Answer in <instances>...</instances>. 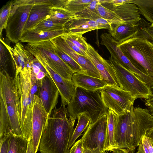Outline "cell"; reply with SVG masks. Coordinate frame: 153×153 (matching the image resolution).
<instances>
[{
    "instance_id": "obj_22",
    "label": "cell",
    "mask_w": 153,
    "mask_h": 153,
    "mask_svg": "<svg viewBox=\"0 0 153 153\" xmlns=\"http://www.w3.org/2000/svg\"><path fill=\"white\" fill-rule=\"evenodd\" d=\"M65 28L67 32L82 35L93 30L101 29L99 24L95 21L77 18L67 23Z\"/></svg>"
},
{
    "instance_id": "obj_18",
    "label": "cell",
    "mask_w": 153,
    "mask_h": 153,
    "mask_svg": "<svg viewBox=\"0 0 153 153\" xmlns=\"http://www.w3.org/2000/svg\"><path fill=\"white\" fill-rule=\"evenodd\" d=\"M72 81L75 87L90 91L100 90L107 85L103 79L94 77L81 73H74L73 75Z\"/></svg>"
},
{
    "instance_id": "obj_34",
    "label": "cell",
    "mask_w": 153,
    "mask_h": 153,
    "mask_svg": "<svg viewBox=\"0 0 153 153\" xmlns=\"http://www.w3.org/2000/svg\"><path fill=\"white\" fill-rule=\"evenodd\" d=\"M65 29L64 25L60 24L56 21L48 19L42 21L33 30L45 32H51Z\"/></svg>"
},
{
    "instance_id": "obj_20",
    "label": "cell",
    "mask_w": 153,
    "mask_h": 153,
    "mask_svg": "<svg viewBox=\"0 0 153 153\" xmlns=\"http://www.w3.org/2000/svg\"><path fill=\"white\" fill-rule=\"evenodd\" d=\"M110 7L109 9L118 15L124 23L136 25L141 19L139 8L134 3H126L118 6H111Z\"/></svg>"
},
{
    "instance_id": "obj_2",
    "label": "cell",
    "mask_w": 153,
    "mask_h": 153,
    "mask_svg": "<svg viewBox=\"0 0 153 153\" xmlns=\"http://www.w3.org/2000/svg\"><path fill=\"white\" fill-rule=\"evenodd\" d=\"M76 120L68 114L65 106L55 107L42 133L39 147L40 153H69Z\"/></svg>"
},
{
    "instance_id": "obj_17",
    "label": "cell",
    "mask_w": 153,
    "mask_h": 153,
    "mask_svg": "<svg viewBox=\"0 0 153 153\" xmlns=\"http://www.w3.org/2000/svg\"><path fill=\"white\" fill-rule=\"evenodd\" d=\"M52 4H45L33 5L30 13L23 31L33 29L43 21L49 19Z\"/></svg>"
},
{
    "instance_id": "obj_26",
    "label": "cell",
    "mask_w": 153,
    "mask_h": 153,
    "mask_svg": "<svg viewBox=\"0 0 153 153\" xmlns=\"http://www.w3.org/2000/svg\"><path fill=\"white\" fill-rule=\"evenodd\" d=\"M76 18V17L75 14L63 7H52L48 19L56 21L65 25L69 22Z\"/></svg>"
},
{
    "instance_id": "obj_24",
    "label": "cell",
    "mask_w": 153,
    "mask_h": 153,
    "mask_svg": "<svg viewBox=\"0 0 153 153\" xmlns=\"http://www.w3.org/2000/svg\"><path fill=\"white\" fill-rule=\"evenodd\" d=\"M117 114L111 109L107 114V124L104 151H112L116 149L114 140L115 122Z\"/></svg>"
},
{
    "instance_id": "obj_44",
    "label": "cell",
    "mask_w": 153,
    "mask_h": 153,
    "mask_svg": "<svg viewBox=\"0 0 153 153\" xmlns=\"http://www.w3.org/2000/svg\"><path fill=\"white\" fill-rule=\"evenodd\" d=\"M112 153H134L126 149H117L113 150Z\"/></svg>"
},
{
    "instance_id": "obj_5",
    "label": "cell",
    "mask_w": 153,
    "mask_h": 153,
    "mask_svg": "<svg viewBox=\"0 0 153 153\" xmlns=\"http://www.w3.org/2000/svg\"><path fill=\"white\" fill-rule=\"evenodd\" d=\"M118 46L136 68L153 78V42L133 37Z\"/></svg>"
},
{
    "instance_id": "obj_8",
    "label": "cell",
    "mask_w": 153,
    "mask_h": 153,
    "mask_svg": "<svg viewBox=\"0 0 153 153\" xmlns=\"http://www.w3.org/2000/svg\"><path fill=\"white\" fill-rule=\"evenodd\" d=\"M109 62L114 71L120 88L137 98L148 99L153 96L151 88L142 80L111 57Z\"/></svg>"
},
{
    "instance_id": "obj_35",
    "label": "cell",
    "mask_w": 153,
    "mask_h": 153,
    "mask_svg": "<svg viewBox=\"0 0 153 153\" xmlns=\"http://www.w3.org/2000/svg\"><path fill=\"white\" fill-rule=\"evenodd\" d=\"M61 36L63 39L68 40L86 53L88 44L82 35L66 32Z\"/></svg>"
},
{
    "instance_id": "obj_41",
    "label": "cell",
    "mask_w": 153,
    "mask_h": 153,
    "mask_svg": "<svg viewBox=\"0 0 153 153\" xmlns=\"http://www.w3.org/2000/svg\"><path fill=\"white\" fill-rule=\"evenodd\" d=\"M9 135H7L0 141V153H8Z\"/></svg>"
},
{
    "instance_id": "obj_10",
    "label": "cell",
    "mask_w": 153,
    "mask_h": 153,
    "mask_svg": "<svg viewBox=\"0 0 153 153\" xmlns=\"http://www.w3.org/2000/svg\"><path fill=\"white\" fill-rule=\"evenodd\" d=\"M107 124V114L89 124L81 138L84 149L93 153H105Z\"/></svg>"
},
{
    "instance_id": "obj_40",
    "label": "cell",
    "mask_w": 153,
    "mask_h": 153,
    "mask_svg": "<svg viewBox=\"0 0 153 153\" xmlns=\"http://www.w3.org/2000/svg\"><path fill=\"white\" fill-rule=\"evenodd\" d=\"M84 149L83 141L81 139L74 143L69 153H82Z\"/></svg>"
},
{
    "instance_id": "obj_33",
    "label": "cell",
    "mask_w": 153,
    "mask_h": 153,
    "mask_svg": "<svg viewBox=\"0 0 153 153\" xmlns=\"http://www.w3.org/2000/svg\"><path fill=\"white\" fill-rule=\"evenodd\" d=\"M97 10L100 17L106 20L112 21L114 24L124 23L121 18L113 10L99 4L97 7Z\"/></svg>"
},
{
    "instance_id": "obj_30",
    "label": "cell",
    "mask_w": 153,
    "mask_h": 153,
    "mask_svg": "<svg viewBox=\"0 0 153 153\" xmlns=\"http://www.w3.org/2000/svg\"><path fill=\"white\" fill-rule=\"evenodd\" d=\"M137 6L141 14L153 24V0H130Z\"/></svg>"
},
{
    "instance_id": "obj_39",
    "label": "cell",
    "mask_w": 153,
    "mask_h": 153,
    "mask_svg": "<svg viewBox=\"0 0 153 153\" xmlns=\"http://www.w3.org/2000/svg\"><path fill=\"white\" fill-rule=\"evenodd\" d=\"M52 0H16L13 4L16 6L34 5L38 4H52Z\"/></svg>"
},
{
    "instance_id": "obj_16",
    "label": "cell",
    "mask_w": 153,
    "mask_h": 153,
    "mask_svg": "<svg viewBox=\"0 0 153 153\" xmlns=\"http://www.w3.org/2000/svg\"><path fill=\"white\" fill-rule=\"evenodd\" d=\"M59 94L57 86L48 73L42 79L37 96L49 115L56 107Z\"/></svg>"
},
{
    "instance_id": "obj_15",
    "label": "cell",
    "mask_w": 153,
    "mask_h": 153,
    "mask_svg": "<svg viewBox=\"0 0 153 153\" xmlns=\"http://www.w3.org/2000/svg\"><path fill=\"white\" fill-rule=\"evenodd\" d=\"M51 41L56 47L72 58L81 67L84 74L102 79L100 74L91 61L86 56L80 55L72 50L61 36Z\"/></svg>"
},
{
    "instance_id": "obj_45",
    "label": "cell",
    "mask_w": 153,
    "mask_h": 153,
    "mask_svg": "<svg viewBox=\"0 0 153 153\" xmlns=\"http://www.w3.org/2000/svg\"><path fill=\"white\" fill-rule=\"evenodd\" d=\"M27 153H34L32 139L28 141Z\"/></svg>"
},
{
    "instance_id": "obj_12",
    "label": "cell",
    "mask_w": 153,
    "mask_h": 153,
    "mask_svg": "<svg viewBox=\"0 0 153 153\" xmlns=\"http://www.w3.org/2000/svg\"><path fill=\"white\" fill-rule=\"evenodd\" d=\"M50 116L41 99L35 94L32 112V134L34 153H36L38 150L42 132Z\"/></svg>"
},
{
    "instance_id": "obj_9",
    "label": "cell",
    "mask_w": 153,
    "mask_h": 153,
    "mask_svg": "<svg viewBox=\"0 0 153 153\" xmlns=\"http://www.w3.org/2000/svg\"><path fill=\"white\" fill-rule=\"evenodd\" d=\"M101 98L105 107L117 115L130 110L135 100L131 93L116 87L106 85L100 90Z\"/></svg>"
},
{
    "instance_id": "obj_4",
    "label": "cell",
    "mask_w": 153,
    "mask_h": 153,
    "mask_svg": "<svg viewBox=\"0 0 153 153\" xmlns=\"http://www.w3.org/2000/svg\"><path fill=\"white\" fill-rule=\"evenodd\" d=\"M67 108L68 114L76 119L79 115L88 113L91 119L90 123L107 114L108 110L102 100L100 90L90 91L77 87H75L72 98Z\"/></svg>"
},
{
    "instance_id": "obj_11",
    "label": "cell",
    "mask_w": 153,
    "mask_h": 153,
    "mask_svg": "<svg viewBox=\"0 0 153 153\" xmlns=\"http://www.w3.org/2000/svg\"><path fill=\"white\" fill-rule=\"evenodd\" d=\"M33 5L16 6L12 4L6 29V36L14 43L19 42Z\"/></svg>"
},
{
    "instance_id": "obj_25",
    "label": "cell",
    "mask_w": 153,
    "mask_h": 153,
    "mask_svg": "<svg viewBox=\"0 0 153 153\" xmlns=\"http://www.w3.org/2000/svg\"><path fill=\"white\" fill-rule=\"evenodd\" d=\"M28 141L23 136L9 134L8 153H27Z\"/></svg>"
},
{
    "instance_id": "obj_14",
    "label": "cell",
    "mask_w": 153,
    "mask_h": 153,
    "mask_svg": "<svg viewBox=\"0 0 153 153\" xmlns=\"http://www.w3.org/2000/svg\"><path fill=\"white\" fill-rule=\"evenodd\" d=\"M46 70L52 79L59 92L61 99V105L65 106L71 102L73 97L75 86L72 81L66 79L55 71L42 58L35 57Z\"/></svg>"
},
{
    "instance_id": "obj_36",
    "label": "cell",
    "mask_w": 153,
    "mask_h": 153,
    "mask_svg": "<svg viewBox=\"0 0 153 153\" xmlns=\"http://www.w3.org/2000/svg\"><path fill=\"white\" fill-rule=\"evenodd\" d=\"M55 51L59 57L75 73L84 74L81 67L70 56L56 47Z\"/></svg>"
},
{
    "instance_id": "obj_21",
    "label": "cell",
    "mask_w": 153,
    "mask_h": 153,
    "mask_svg": "<svg viewBox=\"0 0 153 153\" xmlns=\"http://www.w3.org/2000/svg\"><path fill=\"white\" fill-rule=\"evenodd\" d=\"M67 32L65 29L51 32L31 30L22 33L20 41L28 43H34L51 40Z\"/></svg>"
},
{
    "instance_id": "obj_47",
    "label": "cell",
    "mask_w": 153,
    "mask_h": 153,
    "mask_svg": "<svg viewBox=\"0 0 153 153\" xmlns=\"http://www.w3.org/2000/svg\"><path fill=\"white\" fill-rule=\"evenodd\" d=\"M82 153H93L91 151L87 149H84Z\"/></svg>"
},
{
    "instance_id": "obj_42",
    "label": "cell",
    "mask_w": 153,
    "mask_h": 153,
    "mask_svg": "<svg viewBox=\"0 0 153 153\" xmlns=\"http://www.w3.org/2000/svg\"><path fill=\"white\" fill-rule=\"evenodd\" d=\"M63 39L65 40L68 45L72 50L80 55L84 56H86L87 55L86 52L82 51V49L73 44L68 40L65 39Z\"/></svg>"
},
{
    "instance_id": "obj_27",
    "label": "cell",
    "mask_w": 153,
    "mask_h": 153,
    "mask_svg": "<svg viewBox=\"0 0 153 153\" xmlns=\"http://www.w3.org/2000/svg\"><path fill=\"white\" fill-rule=\"evenodd\" d=\"M77 119L78 122L71 139L69 147L70 148L75 142L77 139L81 135L82 133L87 128L91 121L89 114L84 112L79 115Z\"/></svg>"
},
{
    "instance_id": "obj_23",
    "label": "cell",
    "mask_w": 153,
    "mask_h": 153,
    "mask_svg": "<svg viewBox=\"0 0 153 153\" xmlns=\"http://www.w3.org/2000/svg\"><path fill=\"white\" fill-rule=\"evenodd\" d=\"M0 71H6L10 76L11 72H12L15 75L16 69L14 61L5 45V41L1 37H0Z\"/></svg>"
},
{
    "instance_id": "obj_29",
    "label": "cell",
    "mask_w": 153,
    "mask_h": 153,
    "mask_svg": "<svg viewBox=\"0 0 153 153\" xmlns=\"http://www.w3.org/2000/svg\"><path fill=\"white\" fill-rule=\"evenodd\" d=\"M103 3V0H93L89 5L81 12L76 13L77 18L95 21L101 18L97 9V5Z\"/></svg>"
},
{
    "instance_id": "obj_13",
    "label": "cell",
    "mask_w": 153,
    "mask_h": 153,
    "mask_svg": "<svg viewBox=\"0 0 153 153\" xmlns=\"http://www.w3.org/2000/svg\"><path fill=\"white\" fill-rule=\"evenodd\" d=\"M86 57L93 63L108 85L119 87L114 70L109 60L103 58L94 48L88 44Z\"/></svg>"
},
{
    "instance_id": "obj_31",
    "label": "cell",
    "mask_w": 153,
    "mask_h": 153,
    "mask_svg": "<svg viewBox=\"0 0 153 153\" xmlns=\"http://www.w3.org/2000/svg\"><path fill=\"white\" fill-rule=\"evenodd\" d=\"M138 30L134 37H137L153 42V24L141 18L137 23Z\"/></svg>"
},
{
    "instance_id": "obj_7",
    "label": "cell",
    "mask_w": 153,
    "mask_h": 153,
    "mask_svg": "<svg viewBox=\"0 0 153 153\" xmlns=\"http://www.w3.org/2000/svg\"><path fill=\"white\" fill-rule=\"evenodd\" d=\"M25 48L35 57L44 60L51 68L64 79L71 81L74 72L59 57L51 40L27 43Z\"/></svg>"
},
{
    "instance_id": "obj_28",
    "label": "cell",
    "mask_w": 153,
    "mask_h": 153,
    "mask_svg": "<svg viewBox=\"0 0 153 153\" xmlns=\"http://www.w3.org/2000/svg\"><path fill=\"white\" fill-rule=\"evenodd\" d=\"M0 141L12 133L7 113L3 101L0 98Z\"/></svg>"
},
{
    "instance_id": "obj_48",
    "label": "cell",
    "mask_w": 153,
    "mask_h": 153,
    "mask_svg": "<svg viewBox=\"0 0 153 153\" xmlns=\"http://www.w3.org/2000/svg\"><path fill=\"white\" fill-rule=\"evenodd\" d=\"M152 88H153V87Z\"/></svg>"
},
{
    "instance_id": "obj_32",
    "label": "cell",
    "mask_w": 153,
    "mask_h": 153,
    "mask_svg": "<svg viewBox=\"0 0 153 153\" xmlns=\"http://www.w3.org/2000/svg\"><path fill=\"white\" fill-rule=\"evenodd\" d=\"M93 0H66L63 8L74 14L87 7Z\"/></svg>"
},
{
    "instance_id": "obj_1",
    "label": "cell",
    "mask_w": 153,
    "mask_h": 153,
    "mask_svg": "<svg viewBox=\"0 0 153 153\" xmlns=\"http://www.w3.org/2000/svg\"><path fill=\"white\" fill-rule=\"evenodd\" d=\"M153 128V115L146 108L132 106L130 109L117 115L114 140L116 149L134 152L143 137Z\"/></svg>"
},
{
    "instance_id": "obj_6",
    "label": "cell",
    "mask_w": 153,
    "mask_h": 153,
    "mask_svg": "<svg viewBox=\"0 0 153 153\" xmlns=\"http://www.w3.org/2000/svg\"><path fill=\"white\" fill-rule=\"evenodd\" d=\"M0 98L5 105L10 121L12 133L23 136L19 123V104L18 95L13 79L5 72H0Z\"/></svg>"
},
{
    "instance_id": "obj_37",
    "label": "cell",
    "mask_w": 153,
    "mask_h": 153,
    "mask_svg": "<svg viewBox=\"0 0 153 153\" xmlns=\"http://www.w3.org/2000/svg\"><path fill=\"white\" fill-rule=\"evenodd\" d=\"M13 1H9L2 7L0 12V34L1 36L4 29H6Z\"/></svg>"
},
{
    "instance_id": "obj_19",
    "label": "cell",
    "mask_w": 153,
    "mask_h": 153,
    "mask_svg": "<svg viewBox=\"0 0 153 153\" xmlns=\"http://www.w3.org/2000/svg\"><path fill=\"white\" fill-rule=\"evenodd\" d=\"M138 30L136 25L125 23L112 24L109 33L118 44L131 38L134 37Z\"/></svg>"
},
{
    "instance_id": "obj_3",
    "label": "cell",
    "mask_w": 153,
    "mask_h": 153,
    "mask_svg": "<svg viewBox=\"0 0 153 153\" xmlns=\"http://www.w3.org/2000/svg\"><path fill=\"white\" fill-rule=\"evenodd\" d=\"M42 79H38L32 68L25 67L16 73L13 82L18 95L19 123L23 136L32 139V116L34 95H38Z\"/></svg>"
},
{
    "instance_id": "obj_38",
    "label": "cell",
    "mask_w": 153,
    "mask_h": 153,
    "mask_svg": "<svg viewBox=\"0 0 153 153\" xmlns=\"http://www.w3.org/2000/svg\"><path fill=\"white\" fill-rule=\"evenodd\" d=\"M137 153H153V146L151 139L146 135L141 139Z\"/></svg>"
},
{
    "instance_id": "obj_46",
    "label": "cell",
    "mask_w": 153,
    "mask_h": 153,
    "mask_svg": "<svg viewBox=\"0 0 153 153\" xmlns=\"http://www.w3.org/2000/svg\"><path fill=\"white\" fill-rule=\"evenodd\" d=\"M146 136L149 137L152 140L153 146V128L149 130L146 134Z\"/></svg>"
},
{
    "instance_id": "obj_43",
    "label": "cell",
    "mask_w": 153,
    "mask_h": 153,
    "mask_svg": "<svg viewBox=\"0 0 153 153\" xmlns=\"http://www.w3.org/2000/svg\"><path fill=\"white\" fill-rule=\"evenodd\" d=\"M145 104L149 109L152 114L153 115V96L146 100Z\"/></svg>"
}]
</instances>
